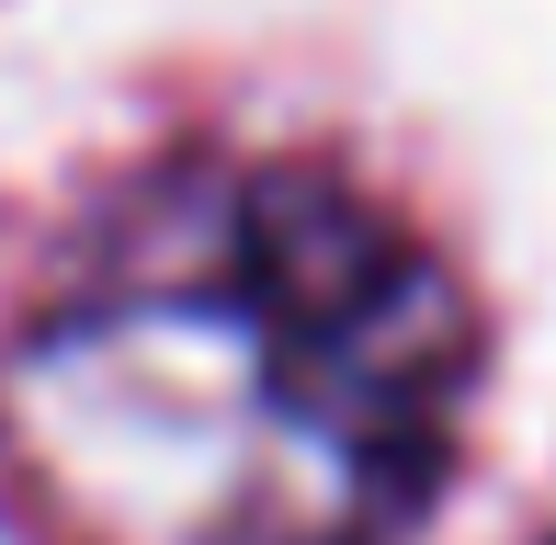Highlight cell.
<instances>
[{
    "label": "cell",
    "mask_w": 556,
    "mask_h": 545,
    "mask_svg": "<svg viewBox=\"0 0 556 545\" xmlns=\"http://www.w3.org/2000/svg\"><path fill=\"white\" fill-rule=\"evenodd\" d=\"M477 318L318 160H170L0 341L35 545H397L454 466Z\"/></svg>",
    "instance_id": "cell-1"
}]
</instances>
